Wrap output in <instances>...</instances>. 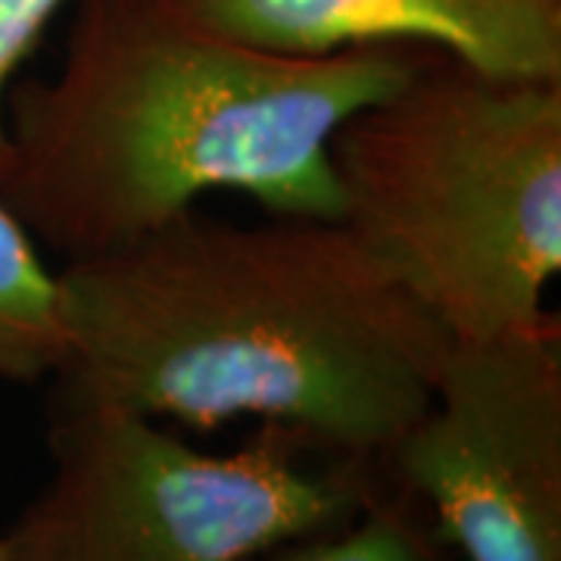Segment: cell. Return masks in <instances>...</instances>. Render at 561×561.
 <instances>
[{"mask_svg": "<svg viewBox=\"0 0 561 561\" xmlns=\"http://www.w3.org/2000/svg\"><path fill=\"white\" fill-rule=\"evenodd\" d=\"M57 393L213 431L260 419L381 465L424 415L453 337L343 219L187 209L60 272Z\"/></svg>", "mask_w": 561, "mask_h": 561, "instance_id": "6da1fadb", "label": "cell"}, {"mask_svg": "<svg viewBox=\"0 0 561 561\" xmlns=\"http://www.w3.org/2000/svg\"><path fill=\"white\" fill-rule=\"evenodd\" d=\"M421 66L402 44L262 50L179 0H76L62 62L7 101L0 197L35 241L91 260L216 191L341 219L331 138Z\"/></svg>", "mask_w": 561, "mask_h": 561, "instance_id": "7a4b0ae2", "label": "cell"}, {"mask_svg": "<svg viewBox=\"0 0 561 561\" xmlns=\"http://www.w3.org/2000/svg\"><path fill=\"white\" fill-rule=\"evenodd\" d=\"M341 219L453 341L546 319L561 272V81L449 57L356 110L331 138Z\"/></svg>", "mask_w": 561, "mask_h": 561, "instance_id": "3957f363", "label": "cell"}, {"mask_svg": "<svg viewBox=\"0 0 561 561\" xmlns=\"http://www.w3.org/2000/svg\"><path fill=\"white\" fill-rule=\"evenodd\" d=\"M54 471L0 537L3 561H256L353 522L387 481L265 424L213 456L125 405L54 397Z\"/></svg>", "mask_w": 561, "mask_h": 561, "instance_id": "277c9868", "label": "cell"}, {"mask_svg": "<svg viewBox=\"0 0 561 561\" xmlns=\"http://www.w3.org/2000/svg\"><path fill=\"white\" fill-rule=\"evenodd\" d=\"M387 478L468 561H561V319L453 341Z\"/></svg>", "mask_w": 561, "mask_h": 561, "instance_id": "5b68a950", "label": "cell"}, {"mask_svg": "<svg viewBox=\"0 0 561 561\" xmlns=\"http://www.w3.org/2000/svg\"><path fill=\"white\" fill-rule=\"evenodd\" d=\"M194 22L262 50L321 57L424 44L512 81H561V0H179Z\"/></svg>", "mask_w": 561, "mask_h": 561, "instance_id": "8992f818", "label": "cell"}, {"mask_svg": "<svg viewBox=\"0 0 561 561\" xmlns=\"http://www.w3.org/2000/svg\"><path fill=\"white\" fill-rule=\"evenodd\" d=\"M69 359L60 272H50L35 234L0 197V381L57 378Z\"/></svg>", "mask_w": 561, "mask_h": 561, "instance_id": "52a82bcc", "label": "cell"}, {"mask_svg": "<svg viewBox=\"0 0 561 561\" xmlns=\"http://www.w3.org/2000/svg\"><path fill=\"white\" fill-rule=\"evenodd\" d=\"M437 542L415 515L412 496L397 486V493L378 490L353 522L287 542L256 561H443Z\"/></svg>", "mask_w": 561, "mask_h": 561, "instance_id": "ba28073f", "label": "cell"}, {"mask_svg": "<svg viewBox=\"0 0 561 561\" xmlns=\"http://www.w3.org/2000/svg\"><path fill=\"white\" fill-rule=\"evenodd\" d=\"M69 0H0V169L7 162V101L25 57Z\"/></svg>", "mask_w": 561, "mask_h": 561, "instance_id": "9c48e42d", "label": "cell"}, {"mask_svg": "<svg viewBox=\"0 0 561 561\" xmlns=\"http://www.w3.org/2000/svg\"><path fill=\"white\" fill-rule=\"evenodd\" d=\"M0 561H3V552H0Z\"/></svg>", "mask_w": 561, "mask_h": 561, "instance_id": "30bf717a", "label": "cell"}]
</instances>
